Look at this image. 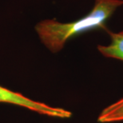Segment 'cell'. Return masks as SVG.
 Masks as SVG:
<instances>
[{"mask_svg":"<svg viewBox=\"0 0 123 123\" xmlns=\"http://www.w3.org/2000/svg\"><path fill=\"white\" fill-rule=\"evenodd\" d=\"M0 103H8L18 105L49 117L70 118L72 116V113L69 110L59 107H53L43 102L30 99L20 93L14 92L2 86H0Z\"/></svg>","mask_w":123,"mask_h":123,"instance_id":"7a4b0ae2","label":"cell"},{"mask_svg":"<svg viewBox=\"0 0 123 123\" xmlns=\"http://www.w3.org/2000/svg\"><path fill=\"white\" fill-rule=\"evenodd\" d=\"M98 121L102 123L123 121V98L102 110Z\"/></svg>","mask_w":123,"mask_h":123,"instance_id":"277c9868","label":"cell"},{"mask_svg":"<svg viewBox=\"0 0 123 123\" xmlns=\"http://www.w3.org/2000/svg\"><path fill=\"white\" fill-rule=\"evenodd\" d=\"M123 0H95L93 10L86 16L70 23L46 19L38 23L35 31L44 46L52 53L60 51L69 39L95 29H105V23Z\"/></svg>","mask_w":123,"mask_h":123,"instance_id":"6da1fadb","label":"cell"},{"mask_svg":"<svg viewBox=\"0 0 123 123\" xmlns=\"http://www.w3.org/2000/svg\"><path fill=\"white\" fill-rule=\"evenodd\" d=\"M111 42L109 45H98V50L106 58H116L123 61V31L113 33L109 31Z\"/></svg>","mask_w":123,"mask_h":123,"instance_id":"3957f363","label":"cell"}]
</instances>
